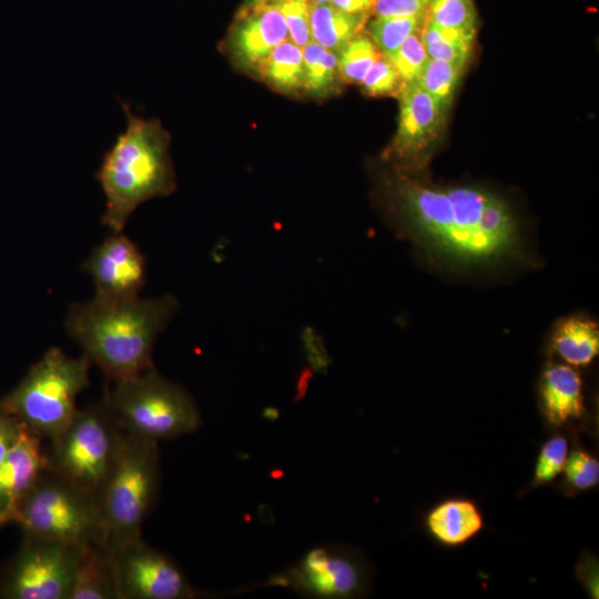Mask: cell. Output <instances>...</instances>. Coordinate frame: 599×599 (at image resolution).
<instances>
[{"instance_id": "30bf717a", "label": "cell", "mask_w": 599, "mask_h": 599, "mask_svg": "<svg viewBox=\"0 0 599 599\" xmlns=\"http://www.w3.org/2000/svg\"><path fill=\"white\" fill-rule=\"evenodd\" d=\"M118 599H189L194 591L179 567L142 537L112 550Z\"/></svg>"}, {"instance_id": "484cf974", "label": "cell", "mask_w": 599, "mask_h": 599, "mask_svg": "<svg viewBox=\"0 0 599 599\" xmlns=\"http://www.w3.org/2000/svg\"><path fill=\"white\" fill-rule=\"evenodd\" d=\"M382 57L373 40L364 34H356L337 55L339 74L346 82L362 83L363 79Z\"/></svg>"}, {"instance_id": "4316f807", "label": "cell", "mask_w": 599, "mask_h": 599, "mask_svg": "<svg viewBox=\"0 0 599 599\" xmlns=\"http://www.w3.org/2000/svg\"><path fill=\"white\" fill-rule=\"evenodd\" d=\"M427 18L444 28L477 30V11L473 0H432Z\"/></svg>"}, {"instance_id": "5bb4252c", "label": "cell", "mask_w": 599, "mask_h": 599, "mask_svg": "<svg viewBox=\"0 0 599 599\" xmlns=\"http://www.w3.org/2000/svg\"><path fill=\"white\" fill-rule=\"evenodd\" d=\"M41 439L23 427L0 464V527L14 524L21 502L47 467Z\"/></svg>"}, {"instance_id": "8d00e7d4", "label": "cell", "mask_w": 599, "mask_h": 599, "mask_svg": "<svg viewBox=\"0 0 599 599\" xmlns=\"http://www.w3.org/2000/svg\"><path fill=\"white\" fill-rule=\"evenodd\" d=\"M311 3H329L332 0H308Z\"/></svg>"}, {"instance_id": "4dcf8cb0", "label": "cell", "mask_w": 599, "mask_h": 599, "mask_svg": "<svg viewBox=\"0 0 599 599\" xmlns=\"http://www.w3.org/2000/svg\"><path fill=\"white\" fill-rule=\"evenodd\" d=\"M276 6L285 19L291 41L303 49L312 41L308 0H291Z\"/></svg>"}, {"instance_id": "d590c367", "label": "cell", "mask_w": 599, "mask_h": 599, "mask_svg": "<svg viewBox=\"0 0 599 599\" xmlns=\"http://www.w3.org/2000/svg\"><path fill=\"white\" fill-rule=\"evenodd\" d=\"M291 0H247L245 7L258 4H278Z\"/></svg>"}, {"instance_id": "836d02e7", "label": "cell", "mask_w": 599, "mask_h": 599, "mask_svg": "<svg viewBox=\"0 0 599 599\" xmlns=\"http://www.w3.org/2000/svg\"><path fill=\"white\" fill-rule=\"evenodd\" d=\"M23 426L0 405V464L18 441Z\"/></svg>"}, {"instance_id": "d6a6232c", "label": "cell", "mask_w": 599, "mask_h": 599, "mask_svg": "<svg viewBox=\"0 0 599 599\" xmlns=\"http://www.w3.org/2000/svg\"><path fill=\"white\" fill-rule=\"evenodd\" d=\"M432 0H375L376 16H424Z\"/></svg>"}, {"instance_id": "f1b7e54d", "label": "cell", "mask_w": 599, "mask_h": 599, "mask_svg": "<svg viewBox=\"0 0 599 599\" xmlns=\"http://www.w3.org/2000/svg\"><path fill=\"white\" fill-rule=\"evenodd\" d=\"M568 457V443L562 436H555L548 439L539 453L534 485H542L551 481L564 470Z\"/></svg>"}, {"instance_id": "ffe728a7", "label": "cell", "mask_w": 599, "mask_h": 599, "mask_svg": "<svg viewBox=\"0 0 599 599\" xmlns=\"http://www.w3.org/2000/svg\"><path fill=\"white\" fill-rule=\"evenodd\" d=\"M367 19L368 13H349L331 3L309 2L312 40L333 52L358 34Z\"/></svg>"}, {"instance_id": "2e32d148", "label": "cell", "mask_w": 599, "mask_h": 599, "mask_svg": "<svg viewBox=\"0 0 599 599\" xmlns=\"http://www.w3.org/2000/svg\"><path fill=\"white\" fill-rule=\"evenodd\" d=\"M69 599H118L113 555L103 541L79 547Z\"/></svg>"}, {"instance_id": "83f0119b", "label": "cell", "mask_w": 599, "mask_h": 599, "mask_svg": "<svg viewBox=\"0 0 599 599\" xmlns=\"http://www.w3.org/2000/svg\"><path fill=\"white\" fill-rule=\"evenodd\" d=\"M422 29L409 35L390 57L386 58L404 84L416 82L429 59L423 43Z\"/></svg>"}, {"instance_id": "7a4b0ae2", "label": "cell", "mask_w": 599, "mask_h": 599, "mask_svg": "<svg viewBox=\"0 0 599 599\" xmlns=\"http://www.w3.org/2000/svg\"><path fill=\"white\" fill-rule=\"evenodd\" d=\"M179 309L173 295L106 301L94 296L70 305L64 326L83 354L113 384L153 367L159 334Z\"/></svg>"}, {"instance_id": "cb8c5ba5", "label": "cell", "mask_w": 599, "mask_h": 599, "mask_svg": "<svg viewBox=\"0 0 599 599\" xmlns=\"http://www.w3.org/2000/svg\"><path fill=\"white\" fill-rule=\"evenodd\" d=\"M303 87L315 94L329 91L339 73L337 55L314 41L303 48Z\"/></svg>"}, {"instance_id": "9a60e30c", "label": "cell", "mask_w": 599, "mask_h": 599, "mask_svg": "<svg viewBox=\"0 0 599 599\" xmlns=\"http://www.w3.org/2000/svg\"><path fill=\"white\" fill-rule=\"evenodd\" d=\"M288 39L285 19L276 4L245 7L231 33V47L246 65H256Z\"/></svg>"}, {"instance_id": "8fae6325", "label": "cell", "mask_w": 599, "mask_h": 599, "mask_svg": "<svg viewBox=\"0 0 599 599\" xmlns=\"http://www.w3.org/2000/svg\"><path fill=\"white\" fill-rule=\"evenodd\" d=\"M82 267L92 277L95 296L102 300L136 298L145 284V258L123 232L111 233L97 245Z\"/></svg>"}, {"instance_id": "4fadbf2b", "label": "cell", "mask_w": 599, "mask_h": 599, "mask_svg": "<svg viewBox=\"0 0 599 599\" xmlns=\"http://www.w3.org/2000/svg\"><path fill=\"white\" fill-rule=\"evenodd\" d=\"M282 579L284 585L318 598H346L363 587L362 568L355 559L326 547L309 550Z\"/></svg>"}, {"instance_id": "603a6c76", "label": "cell", "mask_w": 599, "mask_h": 599, "mask_svg": "<svg viewBox=\"0 0 599 599\" xmlns=\"http://www.w3.org/2000/svg\"><path fill=\"white\" fill-rule=\"evenodd\" d=\"M427 20L424 16H376L368 24L369 38L382 55L390 57Z\"/></svg>"}, {"instance_id": "7402d4cb", "label": "cell", "mask_w": 599, "mask_h": 599, "mask_svg": "<svg viewBox=\"0 0 599 599\" xmlns=\"http://www.w3.org/2000/svg\"><path fill=\"white\" fill-rule=\"evenodd\" d=\"M476 31H463L437 26L426 20L422 39L429 59H439L466 67Z\"/></svg>"}, {"instance_id": "9c48e42d", "label": "cell", "mask_w": 599, "mask_h": 599, "mask_svg": "<svg viewBox=\"0 0 599 599\" xmlns=\"http://www.w3.org/2000/svg\"><path fill=\"white\" fill-rule=\"evenodd\" d=\"M79 547L23 537L0 572V598L69 599Z\"/></svg>"}, {"instance_id": "44dd1931", "label": "cell", "mask_w": 599, "mask_h": 599, "mask_svg": "<svg viewBox=\"0 0 599 599\" xmlns=\"http://www.w3.org/2000/svg\"><path fill=\"white\" fill-rule=\"evenodd\" d=\"M257 68L264 79L281 91L303 87V49L288 39L276 45Z\"/></svg>"}, {"instance_id": "7c38bea8", "label": "cell", "mask_w": 599, "mask_h": 599, "mask_svg": "<svg viewBox=\"0 0 599 599\" xmlns=\"http://www.w3.org/2000/svg\"><path fill=\"white\" fill-rule=\"evenodd\" d=\"M398 99V126L388 155L417 167L439 136L448 109L416 82L404 84Z\"/></svg>"}, {"instance_id": "6da1fadb", "label": "cell", "mask_w": 599, "mask_h": 599, "mask_svg": "<svg viewBox=\"0 0 599 599\" xmlns=\"http://www.w3.org/2000/svg\"><path fill=\"white\" fill-rule=\"evenodd\" d=\"M402 236L458 267H494L528 260L514 211L479 186H437L407 173L385 181Z\"/></svg>"}, {"instance_id": "8992f818", "label": "cell", "mask_w": 599, "mask_h": 599, "mask_svg": "<svg viewBox=\"0 0 599 599\" xmlns=\"http://www.w3.org/2000/svg\"><path fill=\"white\" fill-rule=\"evenodd\" d=\"M104 398L125 433L155 441L175 438L201 425L197 406L179 384L153 367L114 383Z\"/></svg>"}, {"instance_id": "5b68a950", "label": "cell", "mask_w": 599, "mask_h": 599, "mask_svg": "<svg viewBox=\"0 0 599 599\" xmlns=\"http://www.w3.org/2000/svg\"><path fill=\"white\" fill-rule=\"evenodd\" d=\"M91 362L51 347L0 405L30 433L51 440L75 415L77 398L90 384Z\"/></svg>"}, {"instance_id": "52a82bcc", "label": "cell", "mask_w": 599, "mask_h": 599, "mask_svg": "<svg viewBox=\"0 0 599 599\" xmlns=\"http://www.w3.org/2000/svg\"><path fill=\"white\" fill-rule=\"evenodd\" d=\"M123 430L105 398L77 410L44 450L47 468L98 497L120 447Z\"/></svg>"}, {"instance_id": "3957f363", "label": "cell", "mask_w": 599, "mask_h": 599, "mask_svg": "<svg viewBox=\"0 0 599 599\" xmlns=\"http://www.w3.org/2000/svg\"><path fill=\"white\" fill-rule=\"evenodd\" d=\"M121 106L126 116L125 130L104 151L94 174L105 195L101 222L111 233L123 232L142 203L174 189L169 136L160 121L133 114L129 102L121 101Z\"/></svg>"}, {"instance_id": "1f68e13d", "label": "cell", "mask_w": 599, "mask_h": 599, "mask_svg": "<svg viewBox=\"0 0 599 599\" xmlns=\"http://www.w3.org/2000/svg\"><path fill=\"white\" fill-rule=\"evenodd\" d=\"M567 481L576 489H588L599 481V463L588 453L575 449L564 467Z\"/></svg>"}, {"instance_id": "ba28073f", "label": "cell", "mask_w": 599, "mask_h": 599, "mask_svg": "<svg viewBox=\"0 0 599 599\" xmlns=\"http://www.w3.org/2000/svg\"><path fill=\"white\" fill-rule=\"evenodd\" d=\"M14 524L23 537L69 546L103 541L98 497L47 467L21 502Z\"/></svg>"}, {"instance_id": "e575fe53", "label": "cell", "mask_w": 599, "mask_h": 599, "mask_svg": "<svg viewBox=\"0 0 599 599\" xmlns=\"http://www.w3.org/2000/svg\"><path fill=\"white\" fill-rule=\"evenodd\" d=\"M335 8L349 13H369L374 9L375 0H332Z\"/></svg>"}, {"instance_id": "d6986e66", "label": "cell", "mask_w": 599, "mask_h": 599, "mask_svg": "<svg viewBox=\"0 0 599 599\" xmlns=\"http://www.w3.org/2000/svg\"><path fill=\"white\" fill-rule=\"evenodd\" d=\"M427 528L440 542L456 546L473 538L483 528L476 505L467 499H448L427 516Z\"/></svg>"}, {"instance_id": "ac0fdd59", "label": "cell", "mask_w": 599, "mask_h": 599, "mask_svg": "<svg viewBox=\"0 0 599 599\" xmlns=\"http://www.w3.org/2000/svg\"><path fill=\"white\" fill-rule=\"evenodd\" d=\"M551 348L570 366H587L598 355V323L583 315L561 318L555 325Z\"/></svg>"}, {"instance_id": "f546056e", "label": "cell", "mask_w": 599, "mask_h": 599, "mask_svg": "<svg viewBox=\"0 0 599 599\" xmlns=\"http://www.w3.org/2000/svg\"><path fill=\"white\" fill-rule=\"evenodd\" d=\"M361 84L370 95H398L404 87L397 71L384 55L374 63Z\"/></svg>"}, {"instance_id": "277c9868", "label": "cell", "mask_w": 599, "mask_h": 599, "mask_svg": "<svg viewBox=\"0 0 599 599\" xmlns=\"http://www.w3.org/2000/svg\"><path fill=\"white\" fill-rule=\"evenodd\" d=\"M159 483L158 443L123 432L114 463L98 494L102 538L111 550L141 538Z\"/></svg>"}, {"instance_id": "e0dca14e", "label": "cell", "mask_w": 599, "mask_h": 599, "mask_svg": "<svg viewBox=\"0 0 599 599\" xmlns=\"http://www.w3.org/2000/svg\"><path fill=\"white\" fill-rule=\"evenodd\" d=\"M541 404L548 422L560 426L583 413L582 382L570 365L550 364L541 379Z\"/></svg>"}, {"instance_id": "d4e9b609", "label": "cell", "mask_w": 599, "mask_h": 599, "mask_svg": "<svg viewBox=\"0 0 599 599\" xmlns=\"http://www.w3.org/2000/svg\"><path fill=\"white\" fill-rule=\"evenodd\" d=\"M465 68L445 60L428 59L416 83L449 109Z\"/></svg>"}]
</instances>
